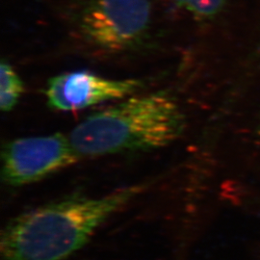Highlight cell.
Here are the masks:
<instances>
[{
    "instance_id": "6da1fadb",
    "label": "cell",
    "mask_w": 260,
    "mask_h": 260,
    "mask_svg": "<svg viewBox=\"0 0 260 260\" xmlns=\"http://www.w3.org/2000/svg\"><path fill=\"white\" fill-rule=\"evenodd\" d=\"M143 189L130 186L101 198H70L12 219L1 233L2 260L68 258Z\"/></svg>"
},
{
    "instance_id": "7a4b0ae2",
    "label": "cell",
    "mask_w": 260,
    "mask_h": 260,
    "mask_svg": "<svg viewBox=\"0 0 260 260\" xmlns=\"http://www.w3.org/2000/svg\"><path fill=\"white\" fill-rule=\"evenodd\" d=\"M184 128L177 103L165 93L135 95L79 122L69 138L76 154L93 157L165 147Z\"/></svg>"
},
{
    "instance_id": "3957f363",
    "label": "cell",
    "mask_w": 260,
    "mask_h": 260,
    "mask_svg": "<svg viewBox=\"0 0 260 260\" xmlns=\"http://www.w3.org/2000/svg\"><path fill=\"white\" fill-rule=\"evenodd\" d=\"M149 0H88L78 18L87 43L115 53L137 49L149 37Z\"/></svg>"
},
{
    "instance_id": "277c9868",
    "label": "cell",
    "mask_w": 260,
    "mask_h": 260,
    "mask_svg": "<svg viewBox=\"0 0 260 260\" xmlns=\"http://www.w3.org/2000/svg\"><path fill=\"white\" fill-rule=\"evenodd\" d=\"M78 159L70 138L62 133L13 140L2 149V178L10 185H25Z\"/></svg>"
},
{
    "instance_id": "5b68a950",
    "label": "cell",
    "mask_w": 260,
    "mask_h": 260,
    "mask_svg": "<svg viewBox=\"0 0 260 260\" xmlns=\"http://www.w3.org/2000/svg\"><path fill=\"white\" fill-rule=\"evenodd\" d=\"M143 86L137 79L114 80L87 72L57 75L47 84L48 105L59 111L80 110L111 100H120Z\"/></svg>"
},
{
    "instance_id": "8992f818",
    "label": "cell",
    "mask_w": 260,
    "mask_h": 260,
    "mask_svg": "<svg viewBox=\"0 0 260 260\" xmlns=\"http://www.w3.org/2000/svg\"><path fill=\"white\" fill-rule=\"evenodd\" d=\"M23 93V83L19 75L7 61H2L0 66V108L3 112H10L19 103Z\"/></svg>"
},
{
    "instance_id": "52a82bcc",
    "label": "cell",
    "mask_w": 260,
    "mask_h": 260,
    "mask_svg": "<svg viewBox=\"0 0 260 260\" xmlns=\"http://www.w3.org/2000/svg\"><path fill=\"white\" fill-rule=\"evenodd\" d=\"M177 5L201 19H213L223 9L228 0H173Z\"/></svg>"
},
{
    "instance_id": "ba28073f",
    "label": "cell",
    "mask_w": 260,
    "mask_h": 260,
    "mask_svg": "<svg viewBox=\"0 0 260 260\" xmlns=\"http://www.w3.org/2000/svg\"><path fill=\"white\" fill-rule=\"evenodd\" d=\"M244 66L242 68V75L246 78H249L252 75H255L260 72V30L259 34L251 48L247 59L244 61Z\"/></svg>"
}]
</instances>
